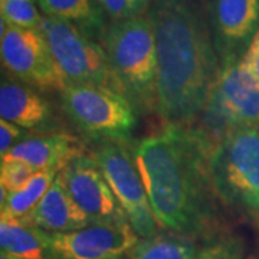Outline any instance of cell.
<instances>
[{"label": "cell", "instance_id": "d6986e66", "mask_svg": "<svg viewBox=\"0 0 259 259\" xmlns=\"http://www.w3.org/2000/svg\"><path fill=\"white\" fill-rule=\"evenodd\" d=\"M196 255L193 239L175 232L139 239L130 250V259H196Z\"/></svg>", "mask_w": 259, "mask_h": 259}, {"label": "cell", "instance_id": "6da1fadb", "mask_svg": "<svg viewBox=\"0 0 259 259\" xmlns=\"http://www.w3.org/2000/svg\"><path fill=\"white\" fill-rule=\"evenodd\" d=\"M157 114L168 127L199 120L221 72L204 0H153Z\"/></svg>", "mask_w": 259, "mask_h": 259}, {"label": "cell", "instance_id": "7402d4cb", "mask_svg": "<svg viewBox=\"0 0 259 259\" xmlns=\"http://www.w3.org/2000/svg\"><path fill=\"white\" fill-rule=\"evenodd\" d=\"M107 20L120 22L146 15L153 0H97Z\"/></svg>", "mask_w": 259, "mask_h": 259}, {"label": "cell", "instance_id": "8fae6325", "mask_svg": "<svg viewBox=\"0 0 259 259\" xmlns=\"http://www.w3.org/2000/svg\"><path fill=\"white\" fill-rule=\"evenodd\" d=\"M69 196L93 225L127 221L117 197L93 156H79L61 171Z\"/></svg>", "mask_w": 259, "mask_h": 259}, {"label": "cell", "instance_id": "484cf974", "mask_svg": "<svg viewBox=\"0 0 259 259\" xmlns=\"http://www.w3.org/2000/svg\"><path fill=\"white\" fill-rule=\"evenodd\" d=\"M0 259H20V258H15V256H10L8 253H0Z\"/></svg>", "mask_w": 259, "mask_h": 259}, {"label": "cell", "instance_id": "52a82bcc", "mask_svg": "<svg viewBox=\"0 0 259 259\" xmlns=\"http://www.w3.org/2000/svg\"><path fill=\"white\" fill-rule=\"evenodd\" d=\"M39 29L69 85L114 88L108 58L100 42L72 23L51 16H44Z\"/></svg>", "mask_w": 259, "mask_h": 259}, {"label": "cell", "instance_id": "e0dca14e", "mask_svg": "<svg viewBox=\"0 0 259 259\" xmlns=\"http://www.w3.org/2000/svg\"><path fill=\"white\" fill-rule=\"evenodd\" d=\"M61 171L45 170L37 171L29 185L16 193H8L0 189V216L3 222H18L32 212L36 204L47 194L49 187L54 185L56 176Z\"/></svg>", "mask_w": 259, "mask_h": 259}, {"label": "cell", "instance_id": "44dd1931", "mask_svg": "<svg viewBox=\"0 0 259 259\" xmlns=\"http://www.w3.org/2000/svg\"><path fill=\"white\" fill-rule=\"evenodd\" d=\"M36 170L15 160H2L0 166V189L8 193H16L25 189L36 175Z\"/></svg>", "mask_w": 259, "mask_h": 259}, {"label": "cell", "instance_id": "30bf717a", "mask_svg": "<svg viewBox=\"0 0 259 259\" xmlns=\"http://www.w3.org/2000/svg\"><path fill=\"white\" fill-rule=\"evenodd\" d=\"M139 239L128 221L97 223L64 233L45 232L52 259H130Z\"/></svg>", "mask_w": 259, "mask_h": 259}, {"label": "cell", "instance_id": "3957f363", "mask_svg": "<svg viewBox=\"0 0 259 259\" xmlns=\"http://www.w3.org/2000/svg\"><path fill=\"white\" fill-rule=\"evenodd\" d=\"M115 91L140 112L157 111V47L148 13L111 22L100 37Z\"/></svg>", "mask_w": 259, "mask_h": 259}, {"label": "cell", "instance_id": "ba28073f", "mask_svg": "<svg viewBox=\"0 0 259 259\" xmlns=\"http://www.w3.org/2000/svg\"><path fill=\"white\" fill-rule=\"evenodd\" d=\"M93 157L101 167L112 193L140 239L158 233L160 225L151 209L134 153L124 143L100 140Z\"/></svg>", "mask_w": 259, "mask_h": 259}, {"label": "cell", "instance_id": "5b68a950", "mask_svg": "<svg viewBox=\"0 0 259 259\" xmlns=\"http://www.w3.org/2000/svg\"><path fill=\"white\" fill-rule=\"evenodd\" d=\"M197 130L210 146L235 130L259 124V85L242 65L241 58L221 61V72L199 117Z\"/></svg>", "mask_w": 259, "mask_h": 259}, {"label": "cell", "instance_id": "cb8c5ba5", "mask_svg": "<svg viewBox=\"0 0 259 259\" xmlns=\"http://www.w3.org/2000/svg\"><path fill=\"white\" fill-rule=\"evenodd\" d=\"M26 130L6 120H0V154L5 157L12 148L29 137Z\"/></svg>", "mask_w": 259, "mask_h": 259}, {"label": "cell", "instance_id": "d4e9b609", "mask_svg": "<svg viewBox=\"0 0 259 259\" xmlns=\"http://www.w3.org/2000/svg\"><path fill=\"white\" fill-rule=\"evenodd\" d=\"M242 65L259 85V28L241 58Z\"/></svg>", "mask_w": 259, "mask_h": 259}, {"label": "cell", "instance_id": "4fadbf2b", "mask_svg": "<svg viewBox=\"0 0 259 259\" xmlns=\"http://www.w3.org/2000/svg\"><path fill=\"white\" fill-rule=\"evenodd\" d=\"M0 115L22 128L39 133H56L59 120L51 104L28 83L15 79H2Z\"/></svg>", "mask_w": 259, "mask_h": 259}, {"label": "cell", "instance_id": "7a4b0ae2", "mask_svg": "<svg viewBox=\"0 0 259 259\" xmlns=\"http://www.w3.org/2000/svg\"><path fill=\"white\" fill-rule=\"evenodd\" d=\"M212 146L194 127H167L134 148L148 200L158 225L185 236H199L212 223Z\"/></svg>", "mask_w": 259, "mask_h": 259}, {"label": "cell", "instance_id": "7c38bea8", "mask_svg": "<svg viewBox=\"0 0 259 259\" xmlns=\"http://www.w3.org/2000/svg\"><path fill=\"white\" fill-rule=\"evenodd\" d=\"M221 61L241 56L259 28V0H204Z\"/></svg>", "mask_w": 259, "mask_h": 259}, {"label": "cell", "instance_id": "277c9868", "mask_svg": "<svg viewBox=\"0 0 259 259\" xmlns=\"http://www.w3.org/2000/svg\"><path fill=\"white\" fill-rule=\"evenodd\" d=\"M216 196L223 203L259 216V130H235L209 156Z\"/></svg>", "mask_w": 259, "mask_h": 259}, {"label": "cell", "instance_id": "ac0fdd59", "mask_svg": "<svg viewBox=\"0 0 259 259\" xmlns=\"http://www.w3.org/2000/svg\"><path fill=\"white\" fill-rule=\"evenodd\" d=\"M2 253L20 259H52L45 241V232L15 222L0 221Z\"/></svg>", "mask_w": 259, "mask_h": 259}, {"label": "cell", "instance_id": "9c48e42d", "mask_svg": "<svg viewBox=\"0 0 259 259\" xmlns=\"http://www.w3.org/2000/svg\"><path fill=\"white\" fill-rule=\"evenodd\" d=\"M2 64L18 81L47 93H62L69 85L40 29H26L0 22Z\"/></svg>", "mask_w": 259, "mask_h": 259}, {"label": "cell", "instance_id": "9a60e30c", "mask_svg": "<svg viewBox=\"0 0 259 259\" xmlns=\"http://www.w3.org/2000/svg\"><path fill=\"white\" fill-rule=\"evenodd\" d=\"M15 223L32 226L48 233L78 231L93 225L90 218L69 196L61 173L56 176L54 185L49 187L36 207Z\"/></svg>", "mask_w": 259, "mask_h": 259}, {"label": "cell", "instance_id": "5bb4252c", "mask_svg": "<svg viewBox=\"0 0 259 259\" xmlns=\"http://www.w3.org/2000/svg\"><path fill=\"white\" fill-rule=\"evenodd\" d=\"M83 154L85 150L79 140L64 131H56L29 136L16 144L2 160L22 161L36 171H62L68 163Z\"/></svg>", "mask_w": 259, "mask_h": 259}, {"label": "cell", "instance_id": "ffe728a7", "mask_svg": "<svg viewBox=\"0 0 259 259\" xmlns=\"http://www.w3.org/2000/svg\"><path fill=\"white\" fill-rule=\"evenodd\" d=\"M36 0H0V13L9 25L39 29L44 16L39 13Z\"/></svg>", "mask_w": 259, "mask_h": 259}, {"label": "cell", "instance_id": "8992f818", "mask_svg": "<svg viewBox=\"0 0 259 259\" xmlns=\"http://www.w3.org/2000/svg\"><path fill=\"white\" fill-rule=\"evenodd\" d=\"M65 115L91 139L124 143L137 125V110L114 88L68 85L61 93Z\"/></svg>", "mask_w": 259, "mask_h": 259}, {"label": "cell", "instance_id": "603a6c76", "mask_svg": "<svg viewBox=\"0 0 259 259\" xmlns=\"http://www.w3.org/2000/svg\"><path fill=\"white\" fill-rule=\"evenodd\" d=\"M243 246L236 236L223 235L206 242L197 249L196 259H242Z\"/></svg>", "mask_w": 259, "mask_h": 259}, {"label": "cell", "instance_id": "2e32d148", "mask_svg": "<svg viewBox=\"0 0 259 259\" xmlns=\"http://www.w3.org/2000/svg\"><path fill=\"white\" fill-rule=\"evenodd\" d=\"M45 16L61 19L79 28L93 39H98L108 26L97 0H36Z\"/></svg>", "mask_w": 259, "mask_h": 259}]
</instances>
